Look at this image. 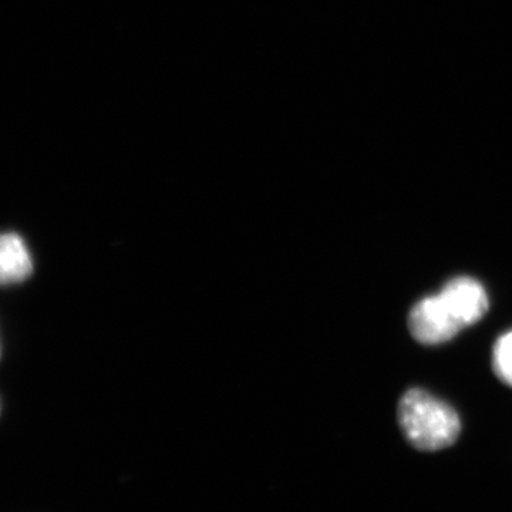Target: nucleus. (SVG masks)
I'll list each match as a JSON object with an SVG mask.
<instances>
[{"label":"nucleus","mask_w":512,"mask_h":512,"mask_svg":"<svg viewBox=\"0 0 512 512\" xmlns=\"http://www.w3.org/2000/svg\"><path fill=\"white\" fill-rule=\"evenodd\" d=\"M397 416L406 439L421 451L450 447L461 431L456 410L420 389L404 393Z\"/></svg>","instance_id":"obj_1"},{"label":"nucleus","mask_w":512,"mask_h":512,"mask_svg":"<svg viewBox=\"0 0 512 512\" xmlns=\"http://www.w3.org/2000/svg\"><path fill=\"white\" fill-rule=\"evenodd\" d=\"M409 328L413 338L423 345L448 342L464 329L456 309L443 295L427 296L413 306L409 315Z\"/></svg>","instance_id":"obj_2"},{"label":"nucleus","mask_w":512,"mask_h":512,"mask_svg":"<svg viewBox=\"0 0 512 512\" xmlns=\"http://www.w3.org/2000/svg\"><path fill=\"white\" fill-rule=\"evenodd\" d=\"M448 302L454 306L463 325L471 326L488 311V295L476 279L458 276L441 289Z\"/></svg>","instance_id":"obj_3"},{"label":"nucleus","mask_w":512,"mask_h":512,"mask_svg":"<svg viewBox=\"0 0 512 512\" xmlns=\"http://www.w3.org/2000/svg\"><path fill=\"white\" fill-rule=\"evenodd\" d=\"M33 272L32 256L25 241L15 232L0 239V276L3 285L19 284Z\"/></svg>","instance_id":"obj_4"},{"label":"nucleus","mask_w":512,"mask_h":512,"mask_svg":"<svg viewBox=\"0 0 512 512\" xmlns=\"http://www.w3.org/2000/svg\"><path fill=\"white\" fill-rule=\"evenodd\" d=\"M493 369L501 382L512 387V330L504 333L495 343Z\"/></svg>","instance_id":"obj_5"}]
</instances>
